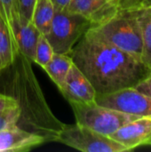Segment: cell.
I'll list each match as a JSON object with an SVG mask.
<instances>
[{"instance_id":"1","label":"cell","mask_w":151,"mask_h":152,"mask_svg":"<svg viewBox=\"0 0 151 152\" xmlns=\"http://www.w3.org/2000/svg\"><path fill=\"white\" fill-rule=\"evenodd\" d=\"M70 56L97 94L135 86L151 74L142 60L103 41L88 29L75 45Z\"/></svg>"},{"instance_id":"2","label":"cell","mask_w":151,"mask_h":152,"mask_svg":"<svg viewBox=\"0 0 151 152\" xmlns=\"http://www.w3.org/2000/svg\"><path fill=\"white\" fill-rule=\"evenodd\" d=\"M88 31L142 61V34L134 8L120 7L113 16L101 23L91 26Z\"/></svg>"},{"instance_id":"3","label":"cell","mask_w":151,"mask_h":152,"mask_svg":"<svg viewBox=\"0 0 151 152\" xmlns=\"http://www.w3.org/2000/svg\"><path fill=\"white\" fill-rule=\"evenodd\" d=\"M69 102L73 110L77 124L107 136H110L123 126L139 118L102 107L95 102Z\"/></svg>"},{"instance_id":"4","label":"cell","mask_w":151,"mask_h":152,"mask_svg":"<svg viewBox=\"0 0 151 152\" xmlns=\"http://www.w3.org/2000/svg\"><path fill=\"white\" fill-rule=\"evenodd\" d=\"M92 26L85 17L69 11L55 12L49 31L44 35L53 52L70 54L73 47Z\"/></svg>"},{"instance_id":"5","label":"cell","mask_w":151,"mask_h":152,"mask_svg":"<svg viewBox=\"0 0 151 152\" xmlns=\"http://www.w3.org/2000/svg\"><path fill=\"white\" fill-rule=\"evenodd\" d=\"M54 141L83 152L127 151L125 147L109 136L79 124L63 125L58 131Z\"/></svg>"},{"instance_id":"6","label":"cell","mask_w":151,"mask_h":152,"mask_svg":"<svg viewBox=\"0 0 151 152\" xmlns=\"http://www.w3.org/2000/svg\"><path fill=\"white\" fill-rule=\"evenodd\" d=\"M95 102L102 107L137 117L151 116V98L133 86L109 94H97Z\"/></svg>"},{"instance_id":"7","label":"cell","mask_w":151,"mask_h":152,"mask_svg":"<svg viewBox=\"0 0 151 152\" xmlns=\"http://www.w3.org/2000/svg\"><path fill=\"white\" fill-rule=\"evenodd\" d=\"M109 137L125 147L127 151L151 145V116L137 118L120 127Z\"/></svg>"},{"instance_id":"8","label":"cell","mask_w":151,"mask_h":152,"mask_svg":"<svg viewBox=\"0 0 151 152\" xmlns=\"http://www.w3.org/2000/svg\"><path fill=\"white\" fill-rule=\"evenodd\" d=\"M119 8V0H71L67 11L85 17L93 26L109 19Z\"/></svg>"},{"instance_id":"9","label":"cell","mask_w":151,"mask_h":152,"mask_svg":"<svg viewBox=\"0 0 151 152\" xmlns=\"http://www.w3.org/2000/svg\"><path fill=\"white\" fill-rule=\"evenodd\" d=\"M68 102H93L97 93L85 75L74 64L71 66L64 83L59 89Z\"/></svg>"},{"instance_id":"10","label":"cell","mask_w":151,"mask_h":152,"mask_svg":"<svg viewBox=\"0 0 151 152\" xmlns=\"http://www.w3.org/2000/svg\"><path fill=\"white\" fill-rule=\"evenodd\" d=\"M44 142V135L21 129L17 125L0 131V152L28 151Z\"/></svg>"},{"instance_id":"11","label":"cell","mask_w":151,"mask_h":152,"mask_svg":"<svg viewBox=\"0 0 151 152\" xmlns=\"http://www.w3.org/2000/svg\"><path fill=\"white\" fill-rule=\"evenodd\" d=\"M8 27L18 54H22L28 61H34L36 45L41 33L32 21L24 24L20 21L16 14Z\"/></svg>"},{"instance_id":"12","label":"cell","mask_w":151,"mask_h":152,"mask_svg":"<svg viewBox=\"0 0 151 152\" xmlns=\"http://www.w3.org/2000/svg\"><path fill=\"white\" fill-rule=\"evenodd\" d=\"M135 9L142 28L143 51L142 61L151 69V4L132 6Z\"/></svg>"},{"instance_id":"13","label":"cell","mask_w":151,"mask_h":152,"mask_svg":"<svg viewBox=\"0 0 151 152\" xmlns=\"http://www.w3.org/2000/svg\"><path fill=\"white\" fill-rule=\"evenodd\" d=\"M72 65L73 61L70 54L54 53L50 61L43 69L57 87L61 89Z\"/></svg>"},{"instance_id":"14","label":"cell","mask_w":151,"mask_h":152,"mask_svg":"<svg viewBox=\"0 0 151 152\" xmlns=\"http://www.w3.org/2000/svg\"><path fill=\"white\" fill-rule=\"evenodd\" d=\"M18 55L8 25L0 15V62L2 69L10 67Z\"/></svg>"},{"instance_id":"15","label":"cell","mask_w":151,"mask_h":152,"mask_svg":"<svg viewBox=\"0 0 151 152\" xmlns=\"http://www.w3.org/2000/svg\"><path fill=\"white\" fill-rule=\"evenodd\" d=\"M55 10L51 0H36L34 7L32 22L38 31L45 35L51 27Z\"/></svg>"},{"instance_id":"16","label":"cell","mask_w":151,"mask_h":152,"mask_svg":"<svg viewBox=\"0 0 151 152\" xmlns=\"http://www.w3.org/2000/svg\"><path fill=\"white\" fill-rule=\"evenodd\" d=\"M53 53V49L49 41L44 35L41 34L36 45L34 62L38 64L41 68H44L50 61Z\"/></svg>"},{"instance_id":"17","label":"cell","mask_w":151,"mask_h":152,"mask_svg":"<svg viewBox=\"0 0 151 152\" xmlns=\"http://www.w3.org/2000/svg\"><path fill=\"white\" fill-rule=\"evenodd\" d=\"M36 0H14L16 16L20 22L27 24L32 21V15Z\"/></svg>"},{"instance_id":"18","label":"cell","mask_w":151,"mask_h":152,"mask_svg":"<svg viewBox=\"0 0 151 152\" xmlns=\"http://www.w3.org/2000/svg\"><path fill=\"white\" fill-rule=\"evenodd\" d=\"M21 117L20 106L0 110V131L16 125Z\"/></svg>"},{"instance_id":"19","label":"cell","mask_w":151,"mask_h":152,"mask_svg":"<svg viewBox=\"0 0 151 152\" xmlns=\"http://www.w3.org/2000/svg\"><path fill=\"white\" fill-rule=\"evenodd\" d=\"M15 14L14 0H0V15L8 26Z\"/></svg>"},{"instance_id":"20","label":"cell","mask_w":151,"mask_h":152,"mask_svg":"<svg viewBox=\"0 0 151 152\" xmlns=\"http://www.w3.org/2000/svg\"><path fill=\"white\" fill-rule=\"evenodd\" d=\"M20 106L17 99L11 95L0 94V110Z\"/></svg>"},{"instance_id":"21","label":"cell","mask_w":151,"mask_h":152,"mask_svg":"<svg viewBox=\"0 0 151 152\" xmlns=\"http://www.w3.org/2000/svg\"><path fill=\"white\" fill-rule=\"evenodd\" d=\"M133 87L136 88L141 93L144 94L145 95L151 98V74H150L148 77H146L144 79H142L141 82H139Z\"/></svg>"},{"instance_id":"22","label":"cell","mask_w":151,"mask_h":152,"mask_svg":"<svg viewBox=\"0 0 151 152\" xmlns=\"http://www.w3.org/2000/svg\"><path fill=\"white\" fill-rule=\"evenodd\" d=\"M151 4V0H119V5L121 8L132 7L139 4Z\"/></svg>"},{"instance_id":"23","label":"cell","mask_w":151,"mask_h":152,"mask_svg":"<svg viewBox=\"0 0 151 152\" xmlns=\"http://www.w3.org/2000/svg\"><path fill=\"white\" fill-rule=\"evenodd\" d=\"M55 12L66 11L69 5L71 0H51Z\"/></svg>"},{"instance_id":"24","label":"cell","mask_w":151,"mask_h":152,"mask_svg":"<svg viewBox=\"0 0 151 152\" xmlns=\"http://www.w3.org/2000/svg\"><path fill=\"white\" fill-rule=\"evenodd\" d=\"M1 70H3V69H2V66H1V62H0V71Z\"/></svg>"}]
</instances>
